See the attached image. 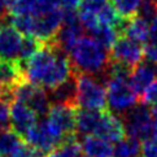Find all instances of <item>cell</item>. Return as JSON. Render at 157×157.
<instances>
[{"instance_id": "obj_1", "label": "cell", "mask_w": 157, "mask_h": 157, "mask_svg": "<svg viewBox=\"0 0 157 157\" xmlns=\"http://www.w3.org/2000/svg\"><path fill=\"white\" fill-rule=\"evenodd\" d=\"M25 81L51 92L74 75L69 56L47 43L22 66Z\"/></svg>"}, {"instance_id": "obj_2", "label": "cell", "mask_w": 157, "mask_h": 157, "mask_svg": "<svg viewBox=\"0 0 157 157\" xmlns=\"http://www.w3.org/2000/svg\"><path fill=\"white\" fill-rule=\"evenodd\" d=\"M73 71L100 78L104 83L110 64V53L94 38L83 35L68 53Z\"/></svg>"}, {"instance_id": "obj_3", "label": "cell", "mask_w": 157, "mask_h": 157, "mask_svg": "<svg viewBox=\"0 0 157 157\" xmlns=\"http://www.w3.org/2000/svg\"><path fill=\"white\" fill-rule=\"evenodd\" d=\"M130 73L131 70L114 63L109 64L106 71V105L109 106L108 110L120 118L132 109L139 100L128 81Z\"/></svg>"}, {"instance_id": "obj_4", "label": "cell", "mask_w": 157, "mask_h": 157, "mask_svg": "<svg viewBox=\"0 0 157 157\" xmlns=\"http://www.w3.org/2000/svg\"><path fill=\"white\" fill-rule=\"evenodd\" d=\"M77 109L105 110L106 109V88L105 83L96 77L75 74Z\"/></svg>"}, {"instance_id": "obj_5", "label": "cell", "mask_w": 157, "mask_h": 157, "mask_svg": "<svg viewBox=\"0 0 157 157\" xmlns=\"http://www.w3.org/2000/svg\"><path fill=\"white\" fill-rule=\"evenodd\" d=\"M122 122L125 126L126 136L139 140L144 143L152 136V109L144 104H136L132 109L122 117Z\"/></svg>"}, {"instance_id": "obj_6", "label": "cell", "mask_w": 157, "mask_h": 157, "mask_svg": "<svg viewBox=\"0 0 157 157\" xmlns=\"http://www.w3.org/2000/svg\"><path fill=\"white\" fill-rule=\"evenodd\" d=\"M75 112L77 108L65 104H51L49 110L44 118L49 126L64 142L77 139L75 135Z\"/></svg>"}, {"instance_id": "obj_7", "label": "cell", "mask_w": 157, "mask_h": 157, "mask_svg": "<svg viewBox=\"0 0 157 157\" xmlns=\"http://www.w3.org/2000/svg\"><path fill=\"white\" fill-rule=\"evenodd\" d=\"M10 96H12V101L17 100L24 103L38 117H46L51 106L48 94L43 88L31 85L27 81H22L20 85L16 86L10 92Z\"/></svg>"}, {"instance_id": "obj_8", "label": "cell", "mask_w": 157, "mask_h": 157, "mask_svg": "<svg viewBox=\"0 0 157 157\" xmlns=\"http://www.w3.org/2000/svg\"><path fill=\"white\" fill-rule=\"evenodd\" d=\"M110 63L118 64L128 70H132L138 64L144 59L143 46L131 40L123 35H120L118 39L110 48Z\"/></svg>"}, {"instance_id": "obj_9", "label": "cell", "mask_w": 157, "mask_h": 157, "mask_svg": "<svg viewBox=\"0 0 157 157\" xmlns=\"http://www.w3.org/2000/svg\"><path fill=\"white\" fill-rule=\"evenodd\" d=\"M24 140L26 144L39 149L44 155L52 153L55 149H57L61 144L65 143L63 138L53 131V128L49 126L46 118L38 121L36 125L27 132Z\"/></svg>"}, {"instance_id": "obj_10", "label": "cell", "mask_w": 157, "mask_h": 157, "mask_svg": "<svg viewBox=\"0 0 157 157\" xmlns=\"http://www.w3.org/2000/svg\"><path fill=\"white\" fill-rule=\"evenodd\" d=\"M60 8V0H10L9 16L39 17Z\"/></svg>"}, {"instance_id": "obj_11", "label": "cell", "mask_w": 157, "mask_h": 157, "mask_svg": "<svg viewBox=\"0 0 157 157\" xmlns=\"http://www.w3.org/2000/svg\"><path fill=\"white\" fill-rule=\"evenodd\" d=\"M94 136H98L109 143H118L126 136L125 126L120 117L114 116L112 112L105 109L101 112L100 121Z\"/></svg>"}, {"instance_id": "obj_12", "label": "cell", "mask_w": 157, "mask_h": 157, "mask_svg": "<svg viewBox=\"0 0 157 157\" xmlns=\"http://www.w3.org/2000/svg\"><path fill=\"white\" fill-rule=\"evenodd\" d=\"M38 116L24 103L13 100L10 104V126L18 136L24 139L27 132L36 125Z\"/></svg>"}, {"instance_id": "obj_13", "label": "cell", "mask_w": 157, "mask_h": 157, "mask_svg": "<svg viewBox=\"0 0 157 157\" xmlns=\"http://www.w3.org/2000/svg\"><path fill=\"white\" fill-rule=\"evenodd\" d=\"M22 36L12 25H3L0 29V60L17 63Z\"/></svg>"}, {"instance_id": "obj_14", "label": "cell", "mask_w": 157, "mask_h": 157, "mask_svg": "<svg viewBox=\"0 0 157 157\" xmlns=\"http://www.w3.org/2000/svg\"><path fill=\"white\" fill-rule=\"evenodd\" d=\"M157 79V64L149 63V61H142L138 64L130 73V85L136 94L138 99L142 98V95L145 92L153 81Z\"/></svg>"}, {"instance_id": "obj_15", "label": "cell", "mask_w": 157, "mask_h": 157, "mask_svg": "<svg viewBox=\"0 0 157 157\" xmlns=\"http://www.w3.org/2000/svg\"><path fill=\"white\" fill-rule=\"evenodd\" d=\"M22 81H25L24 71L18 63L0 60V86L8 92V98L12 90Z\"/></svg>"}, {"instance_id": "obj_16", "label": "cell", "mask_w": 157, "mask_h": 157, "mask_svg": "<svg viewBox=\"0 0 157 157\" xmlns=\"http://www.w3.org/2000/svg\"><path fill=\"white\" fill-rule=\"evenodd\" d=\"M148 31H149L148 22L143 20L142 17H139V16H135V17L126 20L123 22L122 29H121V35L144 46L148 39Z\"/></svg>"}, {"instance_id": "obj_17", "label": "cell", "mask_w": 157, "mask_h": 157, "mask_svg": "<svg viewBox=\"0 0 157 157\" xmlns=\"http://www.w3.org/2000/svg\"><path fill=\"white\" fill-rule=\"evenodd\" d=\"M83 157H113V145L98 136H85L81 140Z\"/></svg>"}, {"instance_id": "obj_18", "label": "cell", "mask_w": 157, "mask_h": 157, "mask_svg": "<svg viewBox=\"0 0 157 157\" xmlns=\"http://www.w3.org/2000/svg\"><path fill=\"white\" fill-rule=\"evenodd\" d=\"M24 144L25 140L13 130L0 132V157H13Z\"/></svg>"}, {"instance_id": "obj_19", "label": "cell", "mask_w": 157, "mask_h": 157, "mask_svg": "<svg viewBox=\"0 0 157 157\" xmlns=\"http://www.w3.org/2000/svg\"><path fill=\"white\" fill-rule=\"evenodd\" d=\"M88 36L94 38L95 40L101 44L104 48H106L108 51H110V48L113 47V44L116 43L117 39H118L120 33L117 31L114 27L100 24L92 33H90Z\"/></svg>"}, {"instance_id": "obj_20", "label": "cell", "mask_w": 157, "mask_h": 157, "mask_svg": "<svg viewBox=\"0 0 157 157\" xmlns=\"http://www.w3.org/2000/svg\"><path fill=\"white\" fill-rule=\"evenodd\" d=\"M142 144L139 140L125 136L113 147V157H138L140 155Z\"/></svg>"}, {"instance_id": "obj_21", "label": "cell", "mask_w": 157, "mask_h": 157, "mask_svg": "<svg viewBox=\"0 0 157 157\" xmlns=\"http://www.w3.org/2000/svg\"><path fill=\"white\" fill-rule=\"evenodd\" d=\"M43 46H44V43H42L40 40H38V39L33 38V36H24V38H22L21 48H20V55H18V61H17V63L21 65V68L36 52L40 51Z\"/></svg>"}, {"instance_id": "obj_22", "label": "cell", "mask_w": 157, "mask_h": 157, "mask_svg": "<svg viewBox=\"0 0 157 157\" xmlns=\"http://www.w3.org/2000/svg\"><path fill=\"white\" fill-rule=\"evenodd\" d=\"M142 2L143 0H112V5L120 17L123 21H126L138 14Z\"/></svg>"}, {"instance_id": "obj_23", "label": "cell", "mask_w": 157, "mask_h": 157, "mask_svg": "<svg viewBox=\"0 0 157 157\" xmlns=\"http://www.w3.org/2000/svg\"><path fill=\"white\" fill-rule=\"evenodd\" d=\"M10 104L9 99H0V132L10 130Z\"/></svg>"}, {"instance_id": "obj_24", "label": "cell", "mask_w": 157, "mask_h": 157, "mask_svg": "<svg viewBox=\"0 0 157 157\" xmlns=\"http://www.w3.org/2000/svg\"><path fill=\"white\" fill-rule=\"evenodd\" d=\"M139 101L140 104H144L147 106H155V108H157V79L153 81L152 85L145 90V92L142 95Z\"/></svg>"}, {"instance_id": "obj_25", "label": "cell", "mask_w": 157, "mask_h": 157, "mask_svg": "<svg viewBox=\"0 0 157 157\" xmlns=\"http://www.w3.org/2000/svg\"><path fill=\"white\" fill-rule=\"evenodd\" d=\"M13 157H47L43 152H40L39 149L31 147L29 144H24V147H22L17 153H16Z\"/></svg>"}, {"instance_id": "obj_26", "label": "cell", "mask_w": 157, "mask_h": 157, "mask_svg": "<svg viewBox=\"0 0 157 157\" xmlns=\"http://www.w3.org/2000/svg\"><path fill=\"white\" fill-rule=\"evenodd\" d=\"M145 46H149L157 51V16L149 22V31H148V39Z\"/></svg>"}, {"instance_id": "obj_27", "label": "cell", "mask_w": 157, "mask_h": 157, "mask_svg": "<svg viewBox=\"0 0 157 157\" xmlns=\"http://www.w3.org/2000/svg\"><path fill=\"white\" fill-rule=\"evenodd\" d=\"M142 157H157V143L153 139H149L144 142L140 149Z\"/></svg>"}, {"instance_id": "obj_28", "label": "cell", "mask_w": 157, "mask_h": 157, "mask_svg": "<svg viewBox=\"0 0 157 157\" xmlns=\"http://www.w3.org/2000/svg\"><path fill=\"white\" fill-rule=\"evenodd\" d=\"M82 0H60V8L64 12H71L79 8Z\"/></svg>"}, {"instance_id": "obj_29", "label": "cell", "mask_w": 157, "mask_h": 157, "mask_svg": "<svg viewBox=\"0 0 157 157\" xmlns=\"http://www.w3.org/2000/svg\"><path fill=\"white\" fill-rule=\"evenodd\" d=\"M9 5L10 0H0V22L9 18Z\"/></svg>"}, {"instance_id": "obj_30", "label": "cell", "mask_w": 157, "mask_h": 157, "mask_svg": "<svg viewBox=\"0 0 157 157\" xmlns=\"http://www.w3.org/2000/svg\"><path fill=\"white\" fill-rule=\"evenodd\" d=\"M152 120H153V126H152V139L157 143V108L152 110Z\"/></svg>"}, {"instance_id": "obj_31", "label": "cell", "mask_w": 157, "mask_h": 157, "mask_svg": "<svg viewBox=\"0 0 157 157\" xmlns=\"http://www.w3.org/2000/svg\"><path fill=\"white\" fill-rule=\"evenodd\" d=\"M8 96V92L5 91V90L0 86V99H3V98H7Z\"/></svg>"}, {"instance_id": "obj_32", "label": "cell", "mask_w": 157, "mask_h": 157, "mask_svg": "<svg viewBox=\"0 0 157 157\" xmlns=\"http://www.w3.org/2000/svg\"><path fill=\"white\" fill-rule=\"evenodd\" d=\"M152 2H153V3H156V4H157V0H152Z\"/></svg>"}, {"instance_id": "obj_33", "label": "cell", "mask_w": 157, "mask_h": 157, "mask_svg": "<svg viewBox=\"0 0 157 157\" xmlns=\"http://www.w3.org/2000/svg\"><path fill=\"white\" fill-rule=\"evenodd\" d=\"M0 29H2V24H0Z\"/></svg>"}]
</instances>
